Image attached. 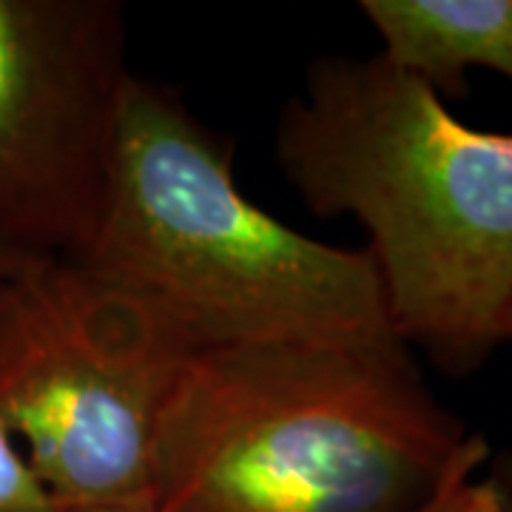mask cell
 <instances>
[{
    "label": "cell",
    "instance_id": "2",
    "mask_svg": "<svg viewBox=\"0 0 512 512\" xmlns=\"http://www.w3.org/2000/svg\"><path fill=\"white\" fill-rule=\"evenodd\" d=\"M487 447L402 342L200 348L157 512H421Z\"/></svg>",
    "mask_w": 512,
    "mask_h": 512
},
{
    "label": "cell",
    "instance_id": "1",
    "mask_svg": "<svg viewBox=\"0 0 512 512\" xmlns=\"http://www.w3.org/2000/svg\"><path fill=\"white\" fill-rule=\"evenodd\" d=\"M274 154L319 217H350L390 325L450 379L512 325V134L458 120L376 55H322L276 120Z\"/></svg>",
    "mask_w": 512,
    "mask_h": 512
},
{
    "label": "cell",
    "instance_id": "10",
    "mask_svg": "<svg viewBox=\"0 0 512 512\" xmlns=\"http://www.w3.org/2000/svg\"><path fill=\"white\" fill-rule=\"evenodd\" d=\"M37 262H43V259H32V256H23L15 254V251H3V248H0V282L15 279V276H20L23 271H29Z\"/></svg>",
    "mask_w": 512,
    "mask_h": 512
},
{
    "label": "cell",
    "instance_id": "6",
    "mask_svg": "<svg viewBox=\"0 0 512 512\" xmlns=\"http://www.w3.org/2000/svg\"><path fill=\"white\" fill-rule=\"evenodd\" d=\"M379 55L444 103L470 94L467 74L512 80V0H362Z\"/></svg>",
    "mask_w": 512,
    "mask_h": 512
},
{
    "label": "cell",
    "instance_id": "8",
    "mask_svg": "<svg viewBox=\"0 0 512 512\" xmlns=\"http://www.w3.org/2000/svg\"><path fill=\"white\" fill-rule=\"evenodd\" d=\"M3 285V282H0ZM0 512H57L23 461L15 441L0 430Z\"/></svg>",
    "mask_w": 512,
    "mask_h": 512
},
{
    "label": "cell",
    "instance_id": "9",
    "mask_svg": "<svg viewBox=\"0 0 512 512\" xmlns=\"http://www.w3.org/2000/svg\"><path fill=\"white\" fill-rule=\"evenodd\" d=\"M487 476L498 490L504 512H512V450H504V453L493 456L490 467H487Z\"/></svg>",
    "mask_w": 512,
    "mask_h": 512
},
{
    "label": "cell",
    "instance_id": "4",
    "mask_svg": "<svg viewBox=\"0 0 512 512\" xmlns=\"http://www.w3.org/2000/svg\"><path fill=\"white\" fill-rule=\"evenodd\" d=\"M83 259L0 285V430L57 512H157L163 436L197 350Z\"/></svg>",
    "mask_w": 512,
    "mask_h": 512
},
{
    "label": "cell",
    "instance_id": "3",
    "mask_svg": "<svg viewBox=\"0 0 512 512\" xmlns=\"http://www.w3.org/2000/svg\"><path fill=\"white\" fill-rule=\"evenodd\" d=\"M234 157L180 89L134 74L103 214L80 259L202 348L402 342L370 256L259 208Z\"/></svg>",
    "mask_w": 512,
    "mask_h": 512
},
{
    "label": "cell",
    "instance_id": "11",
    "mask_svg": "<svg viewBox=\"0 0 512 512\" xmlns=\"http://www.w3.org/2000/svg\"><path fill=\"white\" fill-rule=\"evenodd\" d=\"M510 342H512V325H510Z\"/></svg>",
    "mask_w": 512,
    "mask_h": 512
},
{
    "label": "cell",
    "instance_id": "7",
    "mask_svg": "<svg viewBox=\"0 0 512 512\" xmlns=\"http://www.w3.org/2000/svg\"><path fill=\"white\" fill-rule=\"evenodd\" d=\"M490 461L493 447L467 458L421 512H504L495 484L487 473H481L490 467Z\"/></svg>",
    "mask_w": 512,
    "mask_h": 512
},
{
    "label": "cell",
    "instance_id": "5",
    "mask_svg": "<svg viewBox=\"0 0 512 512\" xmlns=\"http://www.w3.org/2000/svg\"><path fill=\"white\" fill-rule=\"evenodd\" d=\"M131 77L123 3L0 0L3 251L86 256Z\"/></svg>",
    "mask_w": 512,
    "mask_h": 512
}]
</instances>
